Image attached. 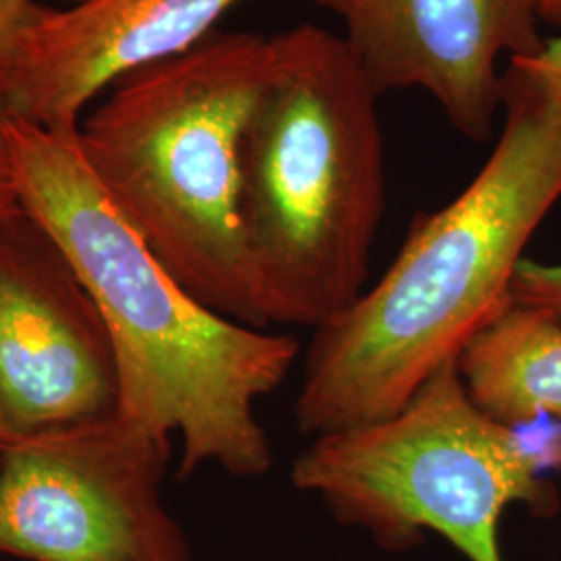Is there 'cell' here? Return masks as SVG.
Segmentation results:
<instances>
[{"mask_svg":"<svg viewBox=\"0 0 561 561\" xmlns=\"http://www.w3.org/2000/svg\"><path fill=\"white\" fill-rule=\"evenodd\" d=\"M7 136L21 208L57 241L108 329L121 421L161 439L180 433L181 479L206 463L266 474L273 447L256 401L287 379L298 340L231 321L183 289L102 190L78 131L9 115Z\"/></svg>","mask_w":561,"mask_h":561,"instance_id":"cell-1","label":"cell"},{"mask_svg":"<svg viewBox=\"0 0 561 561\" xmlns=\"http://www.w3.org/2000/svg\"><path fill=\"white\" fill-rule=\"evenodd\" d=\"M502 108L477 178L419 215L379 283L314 329L296 400L304 435L396 414L514 301L522 252L561 196V102L503 71Z\"/></svg>","mask_w":561,"mask_h":561,"instance_id":"cell-2","label":"cell"},{"mask_svg":"<svg viewBox=\"0 0 561 561\" xmlns=\"http://www.w3.org/2000/svg\"><path fill=\"white\" fill-rule=\"evenodd\" d=\"M271 38L213 32L121 76L78 127L90 171L162 266L231 321L268 327L241 221V138Z\"/></svg>","mask_w":561,"mask_h":561,"instance_id":"cell-3","label":"cell"},{"mask_svg":"<svg viewBox=\"0 0 561 561\" xmlns=\"http://www.w3.org/2000/svg\"><path fill=\"white\" fill-rule=\"evenodd\" d=\"M241 138V221L271 324L319 329L366 291L387 201L379 92L341 34L271 36Z\"/></svg>","mask_w":561,"mask_h":561,"instance_id":"cell-4","label":"cell"},{"mask_svg":"<svg viewBox=\"0 0 561 561\" xmlns=\"http://www.w3.org/2000/svg\"><path fill=\"white\" fill-rule=\"evenodd\" d=\"M335 520L403 553L435 533L468 561H503L510 505L551 516L560 497L514 442L512 428L470 400L458 362L396 414L314 437L291 468Z\"/></svg>","mask_w":561,"mask_h":561,"instance_id":"cell-5","label":"cell"},{"mask_svg":"<svg viewBox=\"0 0 561 561\" xmlns=\"http://www.w3.org/2000/svg\"><path fill=\"white\" fill-rule=\"evenodd\" d=\"M171 439L121 421L48 431L0 454V556L192 561L161 484Z\"/></svg>","mask_w":561,"mask_h":561,"instance_id":"cell-6","label":"cell"},{"mask_svg":"<svg viewBox=\"0 0 561 561\" xmlns=\"http://www.w3.org/2000/svg\"><path fill=\"white\" fill-rule=\"evenodd\" d=\"M119 368L101 310L25 210L0 219V431L13 442L113 416Z\"/></svg>","mask_w":561,"mask_h":561,"instance_id":"cell-7","label":"cell"},{"mask_svg":"<svg viewBox=\"0 0 561 561\" xmlns=\"http://www.w3.org/2000/svg\"><path fill=\"white\" fill-rule=\"evenodd\" d=\"M337 15L379 92L422 90L463 138H491L502 111L503 57L545 41L533 0H310Z\"/></svg>","mask_w":561,"mask_h":561,"instance_id":"cell-8","label":"cell"},{"mask_svg":"<svg viewBox=\"0 0 561 561\" xmlns=\"http://www.w3.org/2000/svg\"><path fill=\"white\" fill-rule=\"evenodd\" d=\"M240 0H81L30 32L9 115L78 131L92 102L131 69L185 53Z\"/></svg>","mask_w":561,"mask_h":561,"instance_id":"cell-9","label":"cell"},{"mask_svg":"<svg viewBox=\"0 0 561 561\" xmlns=\"http://www.w3.org/2000/svg\"><path fill=\"white\" fill-rule=\"evenodd\" d=\"M470 400L502 424L561 421V322L512 301L458 358Z\"/></svg>","mask_w":561,"mask_h":561,"instance_id":"cell-10","label":"cell"},{"mask_svg":"<svg viewBox=\"0 0 561 561\" xmlns=\"http://www.w3.org/2000/svg\"><path fill=\"white\" fill-rule=\"evenodd\" d=\"M48 9L42 0H0V101L9 99L27 36Z\"/></svg>","mask_w":561,"mask_h":561,"instance_id":"cell-11","label":"cell"},{"mask_svg":"<svg viewBox=\"0 0 561 561\" xmlns=\"http://www.w3.org/2000/svg\"><path fill=\"white\" fill-rule=\"evenodd\" d=\"M512 300L542 310L561 322V262L522 259L512 280Z\"/></svg>","mask_w":561,"mask_h":561,"instance_id":"cell-12","label":"cell"},{"mask_svg":"<svg viewBox=\"0 0 561 561\" xmlns=\"http://www.w3.org/2000/svg\"><path fill=\"white\" fill-rule=\"evenodd\" d=\"M510 428L522 456L541 477L561 472V421L539 416Z\"/></svg>","mask_w":561,"mask_h":561,"instance_id":"cell-13","label":"cell"},{"mask_svg":"<svg viewBox=\"0 0 561 561\" xmlns=\"http://www.w3.org/2000/svg\"><path fill=\"white\" fill-rule=\"evenodd\" d=\"M505 71L541 92L542 96L561 102V36L545 41L533 55L507 60Z\"/></svg>","mask_w":561,"mask_h":561,"instance_id":"cell-14","label":"cell"},{"mask_svg":"<svg viewBox=\"0 0 561 561\" xmlns=\"http://www.w3.org/2000/svg\"><path fill=\"white\" fill-rule=\"evenodd\" d=\"M7 104L0 101V219L21 213L20 190L11 159V146L7 136Z\"/></svg>","mask_w":561,"mask_h":561,"instance_id":"cell-15","label":"cell"},{"mask_svg":"<svg viewBox=\"0 0 561 561\" xmlns=\"http://www.w3.org/2000/svg\"><path fill=\"white\" fill-rule=\"evenodd\" d=\"M539 13V20L561 30V0H533Z\"/></svg>","mask_w":561,"mask_h":561,"instance_id":"cell-16","label":"cell"},{"mask_svg":"<svg viewBox=\"0 0 561 561\" xmlns=\"http://www.w3.org/2000/svg\"><path fill=\"white\" fill-rule=\"evenodd\" d=\"M13 443L18 442H13L9 435H4V433L0 431V454H2V451H7V449L13 445Z\"/></svg>","mask_w":561,"mask_h":561,"instance_id":"cell-17","label":"cell"},{"mask_svg":"<svg viewBox=\"0 0 561 561\" xmlns=\"http://www.w3.org/2000/svg\"><path fill=\"white\" fill-rule=\"evenodd\" d=\"M67 4H76V2H81V0H65Z\"/></svg>","mask_w":561,"mask_h":561,"instance_id":"cell-18","label":"cell"}]
</instances>
